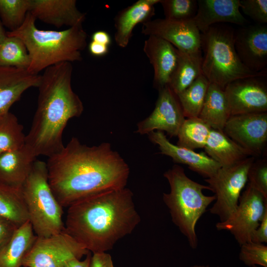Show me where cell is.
<instances>
[{"label": "cell", "instance_id": "cell-40", "mask_svg": "<svg viewBox=\"0 0 267 267\" xmlns=\"http://www.w3.org/2000/svg\"><path fill=\"white\" fill-rule=\"evenodd\" d=\"M88 48L89 53L95 56H104L109 50L108 46L92 41L89 43Z\"/></svg>", "mask_w": 267, "mask_h": 267}, {"label": "cell", "instance_id": "cell-42", "mask_svg": "<svg viewBox=\"0 0 267 267\" xmlns=\"http://www.w3.org/2000/svg\"><path fill=\"white\" fill-rule=\"evenodd\" d=\"M91 255L89 252L83 260L76 258L69 261L65 267H90Z\"/></svg>", "mask_w": 267, "mask_h": 267}, {"label": "cell", "instance_id": "cell-27", "mask_svg": "<svg viewBox=\"0 0 267 267\" xmlns=\"http://www.w3.org/2000/svg\"><path fill=\"white\" fill-rule=\"evenodd\" d=\"M0 220L17 228L29 221L21 189L0 184Z\"/></svg>", "mask_w": 267, "mask_h": 267}, {"label": "cell", "instance_id": "cell-43", "mask_svg": "<svg viewBox=\"0 0 267 267\" xmlns=\"http://www.w3.org/2000/svg\"><path fill=\"white\" fill-rule=\"evenodd\" d=\"M6 32H7L4 30V26L0 19V44L7 37Z\"/></svg>", "mask_w": 267, "mask_h": 267}, {"label": "cell", "instance_id": "cell-15", "mask_svg": "<svg viewBox=\"0 0 267 267\" xmlns=\"http://www.w3.org/2000/svg\"><path fill=\"white\" fill-rule=\"evenodd\" d=\"M234 46L241 62L255 73L267 72V25L243 26L235 32Z\"/></svg>", "mask_w": 267, "mask_h": 267}, {"label": "cell", "instance_id": "cell-29", "mask_svg": "<svg viewBox=\"0 0 267 267\" xmlns=\"http://www.w3.org/2000/svg\"><path fill=\"white\" fill-rule=\"evenodd\" d=\"M210 83L203 74L177 95L186 118L198 117Z\"/></svg>", "mask_w": 267, "mask_h": 267}, {"label": "cell", "instance_id": "cell-25", "mask_svg": "<svg viewBox=\"0 0 267 267\" xmlns=\"http://www.w3.org/2000/svg\"><path fill=\"white\" fill-rule=\"evenodd\" d=\"M178 53L177 63L168 85L177 95L203 74L201 51L186 53L178 49Z\"/></svg>", "mask_w": 267, "mask_h": 267}, {"label": "cell", "instance_id": "cell-39", "mask_svg": "<svg viewBox=\"0 0 267 267\" xmlns=\"http://www.w3.org/2000/svg\"><path fill=\"white\" fill-rule=\"evenodd\" d=\"M17 228L11 224L0 220V252L9 241Z\"/></svg>", "mask_w": 267, "mask_h": 267}, {"label": "cell", "instance_id": "cell-38", "mask_svg": "<svg viewBox=\"0 0 267 267\" xmlns=\"http://www.w3.org/2000/svg\"><path fill=\"white\" fill-rule=\"evenodd\" d=\"M90 267H115L111 256L106 252L93 253Z\"/></svg>", "mask_w": 267, "mask_h": 267}, {"label": "cell", "instance_id": "cell-35", "mask_svg": "<svg viewBox=\"0 0 267 267\" xmlns=\"http://www.w3.org/2000/svg\"><path fill=\"white\" fill-rule=\"evenodd\" d=\"M247 179L249 184L267 199V163L265 160L254 161L250 167Z\"/></svg>", "mask_w": 267, "mask_h": 267}, {"label": "cell", "instance_id": "cell-10", "mask_svg": "<svg viewBox=\"0 0 267 267\" xmlns=\"http://www.w3.org/2000/svg\"><path fill=\"white\" fill-rule=\"evenodd\" d=\"M267 212V199L249 183L240 195L234 212L216 224L219 230L230 232L240 245L251 241L253 232Z\"/></svg>", "mask_w": 267, "mask_h": 267}, {"label": "cell", "instance_id": "cell-2", "mask_svg": "<svg viewBox=\"0 0 267 267\" xmlns=\"http://www.w3.org/2000/svg\"><path fill=\"white\" fill-rule=\"evenodd\" d=\"M128 188L100 193L68 207L64 230L89 252H106L140 222Z\"/></svg>", "mask_w": 267, "mask_h": 267}, {"label": "cell", "instance_id": "cell-4", "mask_svg": "<svg viewBox=\"0 0 267 267\" xmlns=\"http://www.w3.org/2000/svg\"><path fill=\"white\" fill-rule=\"evenodd\" d=\"M36 20L29 12L20 27L6 32L7 36L18 37L25 44L30 59L28 71L38 74L58 63L82 60L88 37L83 25L62 31L43 30L37 28Z\"/></svg>", "mask_w": 267, "mask_h": 267}, {"label": "cell", "instance_id": "cell-31", "mask_svg": "<svg viewBox=\"0 0 267 267\" xmlns=\"http://www.w3.org/2000/svg\"><path fill=\"white\" fill-rule=\"evenodd\" d=\"M30 64V56L22 40L7 36L0 44V66L28 70Z\"/></svg>", "mask_w": 267, "mask_h": 267}, {"label": "cell", "instance_id": "cell-21", "mask_svg": "<svg viewBox=\"0 0 267 267\" xmlns=\"http://www.w3.org/2000/svg\"><path fill=\"white\" fill-rule=\"evenodd\" d=\"M37 156L26 144L20 149L0 154V184L21 189Z\"/></svg>", "mask_w": 267, "mask_h": 267}, {"label": "cell", "instance_id": "cell-6", "mask_svg": "<svg viewBox=\"0 0 267 267\" xmlns=\"http://www.w3.org/2000/svg\"><path fill=\"white\" fill-rule=\"evenodd\" d=\"M235 32L231 27L215 24L201 33L202 73L210 83L223 89L234 81L267 75L250 71L241 62L234 46Z\"/></svg>", "mask_w": 267, "mask_h": 267}, {"label": "cell", "instance_id": "cell-13", "mask_svg": "<svg viewBox=\"0 0 267 267\" xmlns=\"http://www.w3.org/2000/svg\"><path fill=\"white\" fill-rule=\"evenodd\" d=\"M261 77L237 80L225 87L224 92L230 116L267 112V89Z\"/></svg>", "mask_w": 267, "mask_h": 267}, {"label": "cell", "instance_id": "cell-34", "mask_svg": "<svg viewBox=\"0 0 267 267\" xmlns=\"http://www.w3.org/2000/svg\"><path fill=\"white\" fill-rule=\"evenodd\" d=\"M240 260L246 266L267 267V246L252 241L240 245Z\"/></svg>", "mask_w": 267, "mask_h": 267}, {"label": "cell", "instance_id": "cell-8", "mask_svg": "<svg viewBox=\"0 0 267 267\" xmlns=\"http://www.w3.org/2000/svg\"><path fill=\"white\" fill-rule=\"evenodd\" d=\"M254 161V157H249L232 166L221 167L213 176L205 179L216 196L210 212L218 216L220 222L226 220L235 210Z\"/></svg>", "mask_w": 267, "mask_h": 267}, {"label": "cell", "instance_id": "cell-20", "mask_svg": "<svg viewBox=\"0 0 267 267\" xmlns=\"http://www.w3.org/2000/svg\"><path fill=\"white\" fill-rule=\"evenodd\" d=\"M40 80V75L27 69L0 66V116L9 112L25 91L38 88Z\"/></svg>", "mask_w": 267, "mask_h": 267}, {"label": "cell", "instance_id": "cell-1", "mask_svg": "<svg viewBox=\"0 0 267 267\" xmlns=\"http://www.w3.org/2000/svg\"><path fill=\"white\" fill-rule=\"evenodd\" d=\"M46 163L49 185L63 208L126 187L130 173L128 164L110 143L88 146L75 137Z\"/></svg>", "mask_w": 267, "mask_h": 267}, {"label": "cell", "instance_id": "cell-32", "mask_svg": "<svg viewBox=\"0 0 267 267\" xmlns=\"http://www.w3.org/2000/svg\"><path fill=\"white\" fill-rule=\"evenodd\" d=\"M31 0H0V19L12 32L24 23L29 12Z\"/></svg>", "mask_w": 267, "mask_h": 267}, {"label": "cell", "instance_id": "cell-36", "mask_svg": "<svg viewBox=\"0 0 267 267\" xmlns=\"http://www.w3.org/2000/svg\"><path fill=\"white\" fill-rule=\"evenodd\" d=\"M240 8L257 24L267 23V0H241Z\"/></svg>", "mask_w": 267, "mask_h": 267}, {"label": "cell", "instance_id": "cell-28", "mask_svg": "<svg viewBox=\"0 0 267 267\" xmlns=\"http://www.w3.org/2000/svg\"><path fill=\"white\" fill-rule=\"evenodd\" d=\"M211 127L199 117L185 118L177 136V145L194 150L204 148Z\"/></svg>", "mask_w": 267, "mask_h": 267}, {"label": "cell", "instance_id": "cell-17", "mask_svg": "<svg viewBox=\"0 0 267 267\" xmlns=\"http://www.w3.org/2000/svg\"><path fill=\"white\" fill-rule=\"evenodd\" d=\"M197 5L193 21L201 33L218 23L242 26L248 23L240 12V0H198Z\"/></svg>", "mask_w": 267, "mask_h": 267}, {"label": "cell", "instance_id": "cell-14", "mask_svg": "<svg viewBox=\"0 0 267 267\" xmlns=\"http://www.w3.org/2000/svg\"><path fill=\"white\" fill-rule=\"evenodd\" d=\"M141 33L145 36L161 38L184 52L201 51V33L193 20L175 21L165 18L150 20L142 24Z\"/></svg>", "mask_w": 267, "mask_h": 267}, {"label": "cell", "instance_id": "cell-12", "mask_svg": "<svg viewBox=\"0 0 267 267\" xmlns=\"http://www.w3.org/2000/svg\"><path fill=\"white\" fill-rule=\"evenodd\" d=\"M224 133L253 156L261 155L267 142V113H252L230 116Z\"/></svg>", "mask_w": 267, "mask_h": 267}, {"label": "cell", "instance_id": "cell-3", "mask_svg": "<svg viewBox=\"0 0 267 267\" xmlns=\"http://www.w3.org/2000/svg\"><path fill=\"white\" fill-rule=\"evenodd\" d=\"M73 67L65 62L50 66L41 75L37 107L25 144L35 155L49 157L64 147L63 131L68 122L80 117L83 102L71 86Z\"/></svg>", "mask_w": 267, "mask_h": 267}, {"label": "cell", "instance_id": "cell-9", "mask_svg": "<svg viewBox=\"0 0 267 267\" xmlns=\"http://www.w3.org/2000/svg\"><path fill=\"white\" fill-rule=\"evenodd\" d=\"M89 252L65 230L48 237H37L25 256L23 267H65L70 260Z\"/></svg>", "mask_w": 267, "mask_h": 267}, {"label": "cell", "instance_id": "cell-22", "mask_svg": "<svg viewBox=\"0 0 267 267\" xmlns=\"http://www.w3.org/2000/svg\"><path fill=\"white\" fill-rule=\"evenodd\" d=\"M160 0H138L118 13L114 18V39L118 46L127 47L134 27L151 20L155 15V5Z\"/></svg>", "mask_w": 267, "mask_h": 267}, {"label": "cell", "instance_id": "cell-30", "mask_svg": "<svg viewBox=\"0 0 267 267\" xmlns=\"http://www.w3.org/2000/svg\"><path fill=\"white\" fill-rule=\"evenodd\" d=\"M25 138L23 127L14 114L8 112L0 116V154L21 148Z\"/></svg>", "mask_w": 267, "mask_h": 267}, {"label": "cell", "instance_id": "cell-45", "mask_svg": "<svg viewBox=\"0 0 267 267\" xmlns=\"http://www.w3.org/2000/svg\"><path fill=\"white\" fill-rule=\"evenodd\" d=\"M259 267L257 266H252V267Z\"/></svg>", "mask_w": 267, "mask_h": 267}, {"label": "cell", "instance_id": "cell-23", "mask_svg": "<svg viewBox=\"0 0 267 267\" xmlns=\"http://www.w3.org/2000/svg\"><path fill=\"white\" fill-rule=\"evenodd\" d=\"M204 148L205 153L221 167L232 166L253 156L221 130L211 129Z\"/></svg>", "mask_w": 267, "mask_h": 267}, {"label": "cell", "instance_id": "cell-18", "mask_svg": "<svg viewBox=\"0 0 267 267\" xmlns=\"http://www.w3.org/2000/svg\"><path fill=\"white\" fill-rule=\"evenodd\" d=\"M29 12L36 19L58 28L83 25L86 18L78 9L76 0H31Z\"/></svg>", "mask_w": 267, "mask_h": 267}, {"label": "cell", "instance_id": "cell-5", "mask_svg": "<svg viewBox=\"0 0 267 267\" xmlns=\"http://www.w3.org/2000/svg\"><path fill=\"white\" fill-rule=\"evenodd\" d=\"M164 177L169 183L170 191L163 193V200L172 222L187 238L190 247L196 249L198 244L197 222L215 201L216 196L204 194V190L212 191L211 188L189 178L179 165H174L164 173Z\"/></svg>", "mask_w": 267, "mask_h": 267}, {"label": "cell", "instance_id": "cell-11", "mask_svg": "<svg viewBox=\"0 0 267 267\" xmlns=\"http://www.w3.org/2000/svg\"><path fill=\"white\" fill-rule=\"evenodd\" d=\"M158 91L153 111L137 123L135 132L143 135L158 131L166 132L170 137L176 136L185 119L178 96L169 86Z\"/></svg>", "mask_w": 267, "mask_h": 267}, {"label": "cell", "instance_id": "cell-7", "mask_svg": "<svg viewBox=\"0 0 267 267\" xmlns=\"http://www.w3.org/2000/svg\"><path fill=\"white\" fill-rule=\"evenodd\" d=\"M21 191L37 236L48 237L64 230L63 207L49 185L45 162L35 161Z\"/></svg>", "mask_w": 267, "mask_h": 267}, {"label": "cell", "instance_id": "cell-44", "mask_svg": "<svg viewBox=\"0 0 267 267\" xmlns=\"http://www.w3.org/2000/svg\"><path fill=\"white\" fill-rule=\"evenodd\" d=\"M189 267H211V266H210L209 265H193V266H190Z\"/></svg>", "mask_w": 267, "mask_h": 267}, {"label": "cell", "instance_id": "cell-26", "mask_svg": "<svg viewBox=\"0 0 267 267\" xmlns=\"http://www.w3.org/2000/svg\"><path fill=\"white\" fill-rule=\"evenodd\" d=\"M230 117L224 89L210 83L198 117L211 129L223 130Z\"/></svg>", "mask_w": 267, "mask_h": 267}, {"label": "cell", "instance_id": "cell-24", "mask_svg": "<svg viewBox=\"0 0 267 267\" xmlns=\"http://www.w3.org/2000/svg\"><path fill=\"white\" fill-rule=\"evenodd\" d=\"M37 237L29 221L18 227L0 252V267H21Z\"/></svg>", "mask_w": 267, "mask_h": 267}, {"label": "cell", "instance_id": "cell-16", "mask_svg": "<svg viewBox=\"0 0 267 267\" xmlns=\"http://www.w3.org/2000/svg\"><path fill=\"white\" fill-rule=\"evenodd\" d=\"M149 140L158 145L159 153L171 157L177 163L186 165L191 170L208 178L213 176L221 166L204 152L193 150L171 143L163 132L153 131L148 134Z\"/></svg>", "mask_w": 267, "mask_h": 267}, {"label": "cell", "instance_id": "cell-19", "mask_svg": "<svg viewBox=\"0 0 267 267\" xmlns=\"http://www.w3.org/2000/svg\"><path fill=\"white\" fill-rule=\"evenodd\" d=\"M143 50L154 70V87L159 90L168 86L177 63L178 49L168 42L150 36Z\"/></svg>", "mask_w": 267, "mask_h": 267}, {"label": "cell", "instance_id": "cell-37", "mask_svg": "<svg viewBox=\"0 0 267 267\" xmlns=\"http://www.w3.org/2000/svg\"><path fill=\"white\" fill-rule=\"evenodd\" d=\"M251 241L263 244L267 242V212L265 214L259 225L252 233Z\"/></svg>", "mask_w": 267, "mask_h": 267}, {"label": "cell", "instance_id": "cell-33", "mask_svg": "<svg viewBox=\"0 0 267 267\" xmlns=\"http://www.w3.org/2000/svg\"><path fill=\"white\" fill-rule=\"evenodd\" d=\"M165 19L175 21L193 20L197 11V0H160Z\"/></svg>", "mask_w": 267, "mask_h": 267}, {"label": "cell", "instance_id": "cell-41", "mask_svg": "<svg viewBox=\"0 0 267 267\" xmlns=\"http://www.w3.org/2000/svg\"><path fill=\"white\" fill-rule=\"evenodd\" d=\"M91 41L107 46L111 43V39L109 34L102 30L94 32L91 35Z\"/></svg>", "mask_w": 267, "mask_h": 267}]
</instances>
